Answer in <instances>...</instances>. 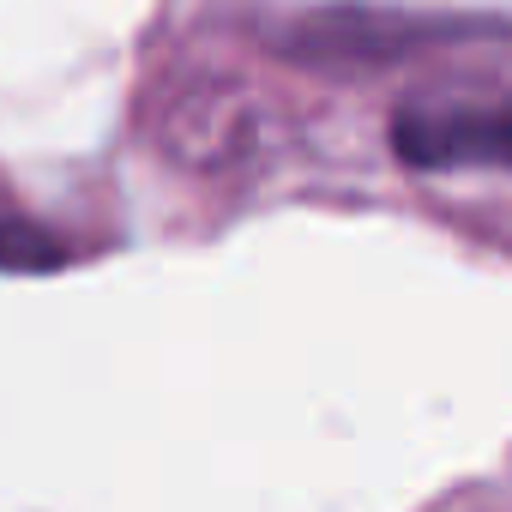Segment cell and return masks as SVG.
Instances as JSON below:
<instances>
[{
	"label": "cell",
	"mask_w": 512,
	"mask_h": 512,
	"mask_svg": "<svg viewBox=\"0 0 512 512\" xmlns=\"http://www.w3.org/2000/svg\"><path fill=\"white\" fill-rule=\"evenodd\" d=\"M392 151L416 169H452V163H506L512 169V103L398 115Z\"/></svg>",
	"instance_id": "1"
},
{
	"label": "cell",
	"mask_w": 512,
	"mask_h": 512,
	"mask_svg": "<svg viewBox=\"0 0 512 512\" xmlns=\"http://www.w3.org/2000/svg\"><path fill=\"white\" fill-rule=\"evenodd\" d=\"M67 260V247L61 241H49L31 217H19V211H0V266L7 272H49V266H61Z\"/></svg>",
	"instance_id": "2"
}]
</instances>
